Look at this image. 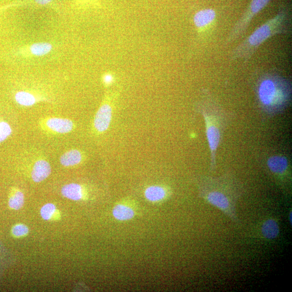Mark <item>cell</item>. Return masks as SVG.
<instances>
[{
  "label": "cell",
  "mask_w": 292,
  "mask_h": 292,
  "mask_svg": "<svg viewBox=\"0 0 292 292\" xmlns=\"http://www.w3.org/2000/svg\"><path fill=\"white\" fill-rule=\"evenodd\" d=\"M254 92L261 114L272 118L284 112L290 106L291 81L277 73H264L255 83Z\"/></svg>",
  "instance_id": "cell-2"
},
{
  "label": "cell",
  "mask_w": 292,
  "mask_h": 292,
  "mask_svg": "<svg viewBox=\"0 0 292 292\" xmlns=\"http://www.w3.org/2000/svg\"><path fill=\"white\" fill-rule=\"evenodd\" d=\"M56 211V207L53 204H47L41 209V217L45 221H49Z\"/></svg>",
  "instance_id": "cell-20"
},
{
  "label": "cell",
  "mask_w": 292,
  "mask_h": 292,
  "mask_svg": "<svg viewBox=\"0 0 292 292\" xmlns=\"http://www.w3.org/2000/svg\"><path fill=\"white\" fill-rule=\"evenodd\" d=\"M198 188L200 197L207 203L220 210L233 222H239L236 206L243 194L244 188L233 174L227 173L218 177H201Z\"/></svg>",
  "instance_id": "cell-1"
},
{
  "label": "cell",
  "mask_w": 292,
  "mask_h": 292,
  "mask_svg": "<svg viewBox=\"0 0 292 292\" xmlns=\"http://www.w3.org/2000/svg\"><path fill=\"white\" fill-rule=\"evenodd\" d=\"M114 217L118 221H127L132 218L135 213L131 207L124 205H117L113 210Z\"/></svg>",
  "instance_id": "cell-15"
},
{
  "label": "cell",
  "mask_w": 292,
  "mask_h": 292,
  "mask_svg": "<svg viewBox=\"0 0 292 292\" xmlns=\"http://www.w3.org/2000/svg\"><path fill=\"white\" fill-rule=\"evenodd\" d=\"M16 102L22 106H31L35 103V98L31 94L26 92H19L15 95Z\"/></svg>",
  "instance_id": "cell-18"
},
{
  "label": "cell",
  "mask_w": 292,
  "mask_h": 292,
  "mask_svg": "<svg viewBox=\"0 0 292 292\" xmlns=\"http://www.w3.org/2000/svg\"><path fill=\"white\" fill-rule=\"evenodd\" d=\"M61 193L63 197L75 201L80 200L83 197V188L77 184L73 183L64 186Z\"/></svg>",
  "instance_id": "cell-12"
},
{
  "label": "cell",
  "mask_w": 292,
  "mask_h": 292,
  "mask_svg": "<svg viewBox=\"0 0 292 292\" xmlns=\"http://www.w3.org/2000/svg\"><path fill=\"white\" fill-rule=\"evenodd\" d=\"M12 132L10 125L5 121L0 122V142L5 141Z\"/></svg>",
  "instance_id": "cell-21"
},
{
  "label": "cell",
  "mask_w": 292,
  "mask_h": 292,
  "mask_svg": "<svg viewBox=\"0 0 292 292\" xmlns=\"http://www.w3.org/2000/svg\"><path fill=\"white\" fill-rule=\"evenodd\" d=\"M289 221L291 225V212H290L289 215Z\"/></svg>",
  "instance_id": "cell-25"
},
{
  "label": "cell",
  "mask_w": 292,
  "mask_h": 292,
  "mask_svg": "<svg viewBox=\"0 0 292 292\" xmlns=\"http://www.w3.org/2000/svg\"><path fill=\"white\" fill-rule=\"evenodd\" d=\"M82 160L81 153L76 150H72L63 154L60 158L61 165L66 166H72L78 165Z\"/></svg>",
  "instance_id": "cell-14"
},
{
  "label": "cell",
  "mask_w": 292,
  "mask_h": 292,
  "mask_svg": "<svg viewBox=\"0 0 292 292\" xmlns=\"http://www.w3.org/2000/svg\"><path fill=\"white\" fill-rule=\"evenodd\" d=\"M10 257L8 252L4 248L3 245L0 243V277L10 262Z\"/></svg>",
  "instance_id": "cell-19"
},
{
  "label": "cell",
  "mask_w": 292,
  "mask_h": 292,
  "mask_svg": "<svg viewBox=\"0 0 292 292\" xmlns=\"http://www.w3.org/2000/svg\"><path fill=\"white\" fill-rule=\"evenodd\" d=\"M52 45L48 43H34L31 45V53L36 56H43L51 51Z\"/></svg>",
  "instance_id": "cell-16"
},
{
  "label": "cell",
  "mask_w": 292,
  "mask_h": 292,
  "mask_svg": "<svg viewBox=\"0 0 292 292\" xmlns=\"http://www.w3.org/2000/svg\"><path fill=\"white\" fill-rule=\"evenodd\" d=\"M29 233V228L26 225L23 224H18L15 225L12 230V233L17 238H19V237H22L28 234Z\"/></svg>",
  "instance_id": "cell-22"
},
{
  "label": "cell",
  "mask_w": 292,
  "mask_h": 292,
  "mask_svg": "<svg viewBox=\"0 0 292 292\" xmlns=\"http://www.w3.org/2000/svg\"><path fill=\"white\" fill-rule=\"evenodd\" d=\"M291 33V16L289 9L281 6L277 14L255 29L229 54L231 61H249L261 45L273 36L289 35Z\"/></svg>",
  "instance_id": "cell-4"
},
{
  "label": "cell",
  "mask_w": 292,
  "mask_h": 292,
  "mask_svg": "<svg viewBox=\"0 0 292 292\" xmlns=\"http://www.w3.org/2000/svg\"><path fill=\"white\" fill-rule=\"evenodd\" d=\"M261 233L267 239H275L279 236L280 229L278 223L273 218L264 222L261 227Z\"/></svg>",
  "instance_id": "cell-11"
},
{
  "label": "cell",
  "mask_w": 292,
  "mask_h": 292,
  "mask_svg": "<svg viewBox=\"0 0 292 292\" xmlns=\"http://www.w3.org/2000/svg\"><path fill=\"white\" fill-rule=\"evenodd\" d=\"M267 165L273 174L277 177L285 176L288 171V159L281 155L270 157L267 160Z\"/></svg>",
  "instance_id": "cell-8"
},
{
  "label": "cell",
  "mask_w": 292,
  "mask_h": 292,
  "mask_svg": "<svg viewBox=\"0 0 292 292\" xmlns=\"http://www.w3.org/2000/svg\"><path fill=\"white\" fill-rule=\"evenodd\" d=\"M217 15L213 9L206 8L198 11L194 16V25L200 33L208 32L215 22Z\"/></svg>",
  "instance_id": "cell-6"
},
{
  "label": "cell",
  "mask_w": 292,
  "mask_h": 292,
  "mask_svg": "<svg viewBox=\"0 0 292 292\" xmlns=\"http://www.w3.org/2000/svg\"><path fill=\"white\" fill-rule=\"evenodd\" d=\"M112 116V109L110 105L105 104L100 107L94 118V127L100 132L106 131L110 125Z\"/></svg>",
  "instance_id": "cell-7"
},
{
  "label": "cell",
  "mask_w": 292,
  "mask_h": 292,
  "mask_svg": "<svg viewBox=\"0 0 292 292\" xmlns=\"http://www.w3.org/2000/svg\"><path fill=\"white\" fill-rule=\"evenodd\" d=\"M46 124L51 130L61 134L70 132L73 128L72 122L66 118H51Z\"/></svg>",
  "instance_id": "cell-10"
},
{
  "label": "cell",
  "mask_w": 292,
  "mask_h": 292,
  "mask_svg": "<svg viewBox=\"0 0 292 292\" xmlns=\"http://www.w3.org/2000/svg\"><path fill=\"white\" fill-rule=\"evenodd\" d=\"M25 203V197L21 191H17L12 195L8 201V205L11 209L19 210Z\"/></svg>",
  "instance_id": "cell-17"
},
{
  "label": "cell",
  "mask_w": 292,
  "mask_h": 292,
  "mask_svg": "<svg viewBox=\"0 0 292 292\" xmlns=\"http://www.w3.org/2000/svg\"><path fill=\"white\" fill-rule=\"evenodd\" d=\"M51 167L46 161L41 160L36 162L32 172V177L35 182H40L51 175Z\"/></svg>",
  "instance_id": "cell-9"
},
{
  "label": "cell",
  "mask_w": 292,
  "mask_h": 292,
  "mask_svg": "<svg viewBox=\"0 0 292 292\" xmlns=\"http://www.w3.org/2000/svg\"><path fill=\"white\" fill-rule=\"evenodd\" d=\"M271 0H252L239 19L237 21L227 36L226 44L234 43L248 30L254 18L270 3Z\"/></svg>",
  "instance_id": "cell-5"
},
{
  "label": "cell",
  "mask_w": 292,
  "mask_h": 292,
  "mask_svg": "<svg viewBox=\"0 0 292 292\" xmlns=\"http://www.w3.org/2000/svg\"><path fill=\"white\" fill-rule=\"evenodd\" d=\"M52 0H35V2L39 4L42 5H47L50 3Z\"/></svg>",
  "instance_id": "cell-24"
},
{
  "label": "cell",
  "mask_w": 292,
  "mask_h": 292,
  "mask_svg": "<svg viewBox=\"0 0 292 292\" xmlns=\"http://www.w3.org/2000/svg\"><path fill=\"white\" fill-rule=\"evenodd\" d=\"M113 80V77L111 75L107 74L104 77V81L106 85L112 84Z\"/></svg>",
  "instance_id": "cell-23"
},
{
  "label": "cell",
  "mask_w": 292,
  "mask_h": 292,
  "mask_svg": "<svg viewBox=\"0 0 292 292\" xmlns=\"http://www.w3.org/2000/svg\"><path fill=\"white\" fill-rule=\"evenodd\" d=\"M198 109L205 123L210 152L209 170L213 172L217 167L218 149L231 122V116L207 89L202 91V97L198 104Z\"/></svg>",
  "instance_id": "cell-3"
},
{
  "label": "cell",
  "mask_w": 292,
  "mask_h": 292,
  "mask_svg": "<svg viewBox=\"0 0 292 292\" xmlns=\"http://www.w3.org/2000/svg\"><path fill=\"white\" fill-rule=\"evenodd\" d=\"M146 199L151 202H158L166 197L167 192L165 188L159 186L148 187L144 191Z\"/></svg>",
  "instance_id": "cell-13"
}]
</instances>
